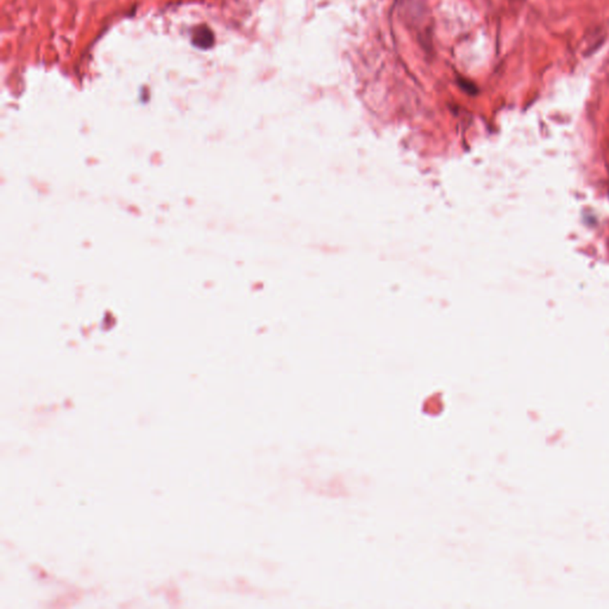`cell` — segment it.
<instances>
[{
	"label": "cell",
	"mask_w": 609,
	"mask_h": 609,
	"mask_svg": "<svg viewBox=\"0 0 609 609\" xmlns=\"http://www.w3.org/2000/svg\"><path fill=\"white\" fill-rule=\"evenodd\" d=\"M215 42V35L207 26H199L193 32V44L197 47L210 48Z\"/></svg>",
	"instance_id": "1"
},
{
	"label": "cell",
	"mask_w": 609,
	"mask_h": 609,
	"mask_svg": "<svg viewBox=\"0 0 609 609\" xmlns=\"http://www.w3.org/2000/svg\"><path fill=\"white\" fill-rule=\"evenodd\" d=\"M459 82H461V86L463 87V88H465V90H468L469 92H472V90H474V85H472V82L467 81V80H463V79H462V80H459Z\"/></svg>",
	"instance_id": "2"
}]
</instances>
